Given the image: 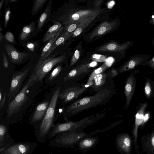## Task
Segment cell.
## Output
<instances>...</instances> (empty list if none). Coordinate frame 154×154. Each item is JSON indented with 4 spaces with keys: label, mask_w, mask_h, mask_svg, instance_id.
<instances>
[{
    "label": "cell",
    "mask_w": 154,
    "mask_h": 154,
    "mask_svg": "<svg viewBox=\"0 0 154 154\" xmlns=\"http://www.w3.org/2000/svg\"><path fill=\"white\" fill-rule=\"evenodd\" d=\"M73 32L69 33L67 32H64V33H63L54 42L52 46L48 53L43 58L41 59H39V60H43L48 57L57 47L65 41L72 35Z\"/></svg>",
    "instance_id": "cell-25"
},
{
    "label": "cell",
    "mask_w": 154,
    "mask_h": 154,
    "mask_svg": "<svg viewBox=\"0 0 154 154\" xmlns=\"http://www.w3.org/2000/svg\"><path fill=\"white\" fill-rule=\"evenodd\" d=\"M136 79L133 73H132L127 78L125 83V94L126 97L125 107L128 109L133 96L136 85Z\"/></svg>",
    "instance_id": "cell-12"
},
{
    "label": "cell",
    "mask_w": 154,
    "mask_h": 154,
    "mask_svg": "<svg viewBox=\"0 0 154 154\" xmlns=\"http://www.w3.org/2000/svg\"><path fill=\"white\" fill-rule=\"evenodd\" d=\"M66 54L55 57L53 56L39 60L35 67L32 75L34 77L36 82L41 81L43 78L57 64L61 63L65 58Z\"/></svg>",
    "instance_id": "cell-4"
},
{
    "label": "cell",
    "mask_w": 154,
    "mask_h": 154,
    "mask_svg": "<svg viewBox=\"0 0 154 154\" xmlns=\"http://www.w3.org/2000/svg\"><path fill=\"white\" fill-rule=\"evenodd\" d=\"M86 90V86L69 87L64 89L61 93H60L58 98L63 102L68 103L75 100Z\"/></svg>",
    "instance_id": "cell-11"
},
{
    "label": "cell",
    "mask_w": 154,
    "mask_h": 154,
    "mask_svg": "<svg viewBox=\"0 0 154 154\" xmlns=\"http://www.w3.org/2000/svg\"><path fill=\"white\" fill-rule=\"evenodd\" d=\"M7 96V93L6 92L5 94L3 95L2 92L1 87L0 88V108L1 109L4 105L6 97Z\"/></svg>",
    "instance_id": "cell-38"
},
{
    "label": "cell",
    "mask_w": 154,
    "mask_h": 154,
    "mask_svg": "<svg viewBox=\"0 0 154 154\" xmlns=\"http://www.w3.org/2000/svg\"><path fill=\"white\" fill-rule=\"evenodd\" d=\"M98 13V11L96 10L80 11L69 15L62 22L66 25L75 23L78 26L85 25L87 26Z\"/></svg>",
    "instance_id": "cell-6"
},
{
    "label": "cell",
    "mask_w": 154,
    "mask_h": 154,
    "mask_svg": "<svg viewBox=\"0 0 154 154\" xmlns=\"http://www.w3.org/2000/svg\"><path fill=\"white\" fill-rule=\"evenodd\" d=\"M144 91L146 97L149 98L152 93V88L149 80L146 81L144 87Z\"/></svg>",
    "instance_id": "cell-30"
},
{
    "label": "cell",
    "mask_w": 154,
    "mask_h": 154,
    "mask_svg": "<svg viewBox=\"0 0 154 154\" xmlns=\"http://www.w3.org/2000/svg\"><path fill=\"white\" fill-rule=\"evenodd\" d=\"M109 67L106 63H104L100 67L94 70L90 76L87 84L90 85L91 84V82L93 81L94 77L97 75L104 72L107 68Z\"/></svg>",
    "instance_id": "cell-28"
},
{
    "label": "cell",
    "mask_w": 154,
    "mask_h": 154,
    "mask_svg": "<svg viewBox=\"0 0 154 154\" xmlns=\"http://www.w3.org/2000/svg\"><path fill=\"white\" fill-rule=\"evenodd\" d=\"M47 0H34L32 11V14L35 15L45 4Z\"/></svg>",
    "instance_id": "cell-29"
},
{
    "label": "cell",
    "mask_w": 154,
    "mask_h": 154,
    "mask_svg": "<svg viewBox=\"0 0 154 154\" xmlns=\"http://www.w3.org/2000/svg\"><path fill=\"white\" fill-rule=\"evenodd\" d=\"M4 0H2L0 2V12H1V8L3 5V3H4Z\"/></svg>",
    "instance_id": "cell-48"
},
{
    "label": "cell",
    "mask_w": 154,
    "mask_h": 154,
    "mask_svg": "<svg viewBox=\"0 0 154 154\" xmlns=\"http://www.w3.org/2000/svg\"><path fill=\"white\" fill-rule=\"evenodd\" d=\"M149 57V55L147 54L134 55L122 65L117 70L119 73L134 69L138 65H143L148 60Z\"/></svg>",
    "instance_id": "cell-9"
},
{
    "label": "cell",
    "mask_w": 154,
    "mask_h": 154,
    "mask_svg": "<svg viewBox=\"0 0 154 154\" xmlns=\"http://www.w3.org/2000/svg\"><path fill=\"white\" fill-rule=\"evenodd\" d=\"M150 116V114L149 112H146L144 114L143 122L140 125L141 128L142 129L146 123L149 120Z\"/></svg>",
    "instance_id": "cell-40"
},
{
    "label": "cell",
    "mask_w": 154,
    "mask_h": 154,
    "mask_svg": "<svg viewBox=\"0 0 154 154\" xmlns=\"http://www.w3.org/2000/svg\"><path fill=\"white\" fill-rule=\"evenodd\" d=\"M148 106L147 103H145L142 104L140 106L135 116V125L133 130V135L134 142L135 147H138L137 144V129L138 127L141 124L143 119L145 110Z\"/></svg>",
    "instance_id": "cell-14"
},
{
    "label": "cell",
    "mask_w": 154,
    "mask_h": 154,
    "mask_svg": "<svg viewBox=\"0 0 154 154\" xmlns=\"http://www.w3.org/2000/svg\"><path fill=\"white\" fill-rule=\"evenodd\" d=\"M114 92L107 87L94 94L80 98L66 107L65 114L67 117L74 116L83 111L98 105L105 104L112 97Z\"/></svg>",
    "instance_id": "cell-1"
},
{
    "label": "cell",
    "mask_w": 154,
    "mask_h": 154,
    "mask_svg": "<svg viewBox=\"0 0 154 154\" xmlns=\"http://www.w3.org/2000/svg\"><path fill=\"white\" fill-rule=\"evenodd\" d=\"M30 67L23 71L14 74L12 77L8 94L9 100L13 98L18 92L24 80L26 77Z\"/></svg>",
    "instance_id": "cell-8"
},
{
    "label": "cell",
    "mask_w": 154,
    "mask_h": 154,
    "mask_svg": "<svg viewBox=\"0 0 154 154\" xmlns=\"http://www.w3.org/2000/svg\"><path fill=\"white\" fill-rule=\"evenodd\" d=\"M36 43L35 42L29 41L24 43L23 45L28 51L34 52L36 47Z\"/></svg>",
    "instance_id": "cell-31"
},
{
    "label": "cell",
    "mask_w": 154,
    "mask_h": 154,
    "mask_svg": "<svg viewBox=\"0 0 154 154\" xmlns=\"http://www.w3.org/2000/svg\"><path fill=\"white\" fill-rule=\"evenodd\" d=\"M115 4V2L113 1H111L109 2V3L108 4V7L109 8H112L113 6Z\"/></svg>",
    "instance_id": "cell-47"
},
{
    "label": "cell",
    "mask_w": 154,
    "mask_h": 154,
    "mask_svg": "<svg viewBox=\"0 0 154 154\" xmlns=\"http://www.w3.org/2000/svg\"><path fill=\"white\" fill-rule=\"evenodd\" d=\"M91 67L90 63L80 65L74 68L67 74L64 78V82L77 78L83 74L88 73L90 72Z\"/></svg>",
    "instance_id": "cell-16"
},
{
    "label": "cell",
    "mask_w": 154,
    "mask_h": 154,
    "mask_svg": "<svg viewBox=\"0 0 154 154\" xmlns=\"http://www.w3.org/2000/svg\"><path fill=\"white\" fill-rule=\"evenodd\" d=\"M98 137H88L82 139L78 143L79 148L80 150L86 151L94 147L98 143Z\"/></svg>",
    "instance_id": "cell-22"
},
{
    "label": "cell",
    "mask_w": 154,
    "mask_h": 154,
    "mask_svg": "<svg viewBox=\"0 0 154 154\" xmlns=\"http://www.w3.org/2000/svg\"><path fill=\"white\" fill-rule=\"evenodd\" d=\"M36 143L19 142L7 147L1 152L11 154H32L37 146Z\"/></svg>",
    "instance_id": "cell-7"
},
{
    "label": "cell",
    "mask_w": 154,
    "mask_h": 154,
    "mask_svg": "<svg viewBox=\"0 0 154 154\" xmlns=\"http://www.w3.org/2000/svg\"><path fill=\"white\" fill-rule=\"evenodd\" d=\"M4 37L7 41L17 44L15 42L14 35L11 32L9 31L7 32L4 35Z\"/></svg>",
    "instance_id": "cell-36"
},
{
    "label": "cell",
    "mask_w": 154,
    "mask_h": 154,
    "mask_svg": "<svg viewBox=\"0 0 154 154\" xmlns=\"http://www.w3.org/2000/svg\"><path fill=\"white\" fill-rule=\"evenodd\" d=\"M134 42L129 41L122 44H118L115 42H111L104 44L99 47L98 51H100L120 52L128 49Z\"/></svg>",
    "instance_id": "cell-17"
},
{
    "label": "cell",
    "mask_w": 154,
    "mask_h": 154,
    "mask_svg": "<svg viewBox=\"0 0 154 154\" xmlns=\"http://www.w3.org/2000/svg\"><path fill=\"white\" fill-rule=\"evenodd\" d=\"M86 27V26L84 25L78 26L77 28L73 32L72 35V37H74L79 35L81 34L83 29Z\"/></svg>",
    "instance_id": "cell-39"
},
{
    "label": "cell",
    "mask_w": 154,
    "mask_h": 154,
    "mask_svg": "<svg viewBox=\"0 0 154 154\" xmlns=\"http://www.w3.org/2000/svg\"><path fill=\"white\" fill-rule=\"evenodd\" d=\"M52 0H50L45 9L40 16L38 22L37 27L40 29L43 26L52 13Z\"/></svg>",
    "instance_id": "cell-24"
},
{
    "label": "cell",
    "mask_w": 154,
    "mask_h": 154,
    "mask_svg": "<svg viewBox=\"0 0 154 154\" xmlns=\"http://www.w3.org/2000/svg\"><path fill=\"white\" fill-rule=\"evenodd\" d=\"M0 154H11L10 153H5V152H1V153H0Z\"/></svg>",
    "instance_id": "cell-50"
},
{
    "label": "cell",
    "mask_w": 154,
    "mask_h": 154,
    "mask_svg": "<svg viewBox=\"0 0 154 154\" xmlns=\"http://www.w3.org/2000/svg\"><path fill=\"white\" fill-rule=\"evenodd\" d=\"M65 27V32L70 33L73 32L78 26L75 23H72L66 25Z\"/></svg>",
    "instance_id": "cell-33"
},
{
    "label": "cell",
    "mask_w": 154,
    "mask_h": 154,
    "mask_svg": "<svg viewBox=\"0 0 154 154\" xmlns=\"http://www.w3.org/2000/svg\"><path fill=\"white\" fill-rule=\"evenodd\" d=\"M3 39V36L2 34L1 33V32H0V41H1Z\"/></svg>",
    "instance_id": "cell-49"
},
{
    "label": "cell",
    "mask_w": 154,
    "mask_h": 154,
    "mask_svg": "<svg viewBox=\"0 0 154 154\" xmlns=\"http://www.w3.org/2000/svg\"><path fill=\"white\" fill-rule=\"evenodd\" d=\"M143 65L148 66L154 69V57L151 59L146 61Z\"/></svg>",
    "instance_id": "cell-41"
},
{
    "label": "cell",
    "mask_w": 154,
    "mask_h": 154,
    "mask_svg": "<svg viewBox=\"0 0 154 154\" xmlns=\"http://www.w3.org/2000/svg\"><path fill=\"white\" fill-rule=\"evenodd\" d=\"M99 131L97 130L88 134L84 132L83 130L71 131L60 134L50 141L49 145L54 147L68 148L72 147L78 143L83 138L91 137Z\"/></svg>",
    "instance_id": "cell-3"
},
{
    "label": "cell",
    "mask_w": 154,
    "mask_h": 154,
    "mask_svg": "<svg viewBox=\"0 0 154 154\" xmlns=\"http://www.w3.org/2000/svg\"><path fill=\"white\" fill-rule=\"evenodd\" d=\"M35 25V22H32L22 28L19 36L20 41H23L26 39L33 30Z\"/></svg>",
    "instance_id": "cell-27"
},
{
    "label": "cell",
    "mask_w": 154,
    "mask_h": 154,
    "mask_svg": "<svg viewBox=\"0 0 154 154\" xmlns=\"http://www.w3.org/2000/svg\"><path fill=\"white\" fill-rule=\"evenodd\" d=\"M111 77L109 73L103 72L96 75L93 80V84L92 88L95 92H97L105 88L104 86L107 83V81Z\"/></svg>",
    "instance_id": "cell-19"
},
{
    "label": "cell",
    "mask_w": 154,
    "mask_h": 154,
    "mask_svg": "<svg viewBox=\"0 0 154 154\" xmlns=\"http://www.w3.org/2000/svg\"><path fill=\"white\" fill-rule=\"evenodd\" d=\"M153 14H154V11H153Z\"/></svg>",
    "instance_id": "cell-52"
},
{
    "label": "cell",
    "mask_w": 154,
    "mask_h": 154,
    "mask_svg": "<svg viewBox=\"0 0 154 154\" xmlns=\"http://www.w3.org/2000/svg\"><path fill=\"white\" fill-rule=\"evenodd\" d=\"M80 57V52L78 50H76L71 60L70 65L72 66L78 60Z\"/></svg>",
    "instance_id": "cell-37"
},
{
    "label": "cell",
    "mask_w": 154,
    "mask_h": 154,
    "mask_svg": "<svg viewBox=\"0 0 154 154\" xmlns=\"http://www.w3.org/2000/svg\"><path fill=\"white\" fill-rule=\"evenodd\" d=\"M54 24L47 31L42 40V42L44 43L56 35L62 27V24L57 21H53Z\"/></svg>",
    "instance_id": "cell-23"
},
{
    "label": "cell",
    "mask_w": 154,
    "mask_h": 154,
    "mask_svg": "<svg viewBox=\"0 0 154 154\" xmlns=\"http://www.w3.org/2000/svg\"><path fill=\"white\" fill-rule=\"evenodd\" d=\"M117 25L115 21H105L100 24L89 35V39L91 40L97 36L106 34L111 31Z\"/></svg>",
    "instance_id": "cell-15"
},
{
    "label": "cell",
    "mask_w": 154,
    "mask_h": 154,
    "mask_svg": "<svg viewBox=\"0 0 154 154\" xmlns=\"http://www.w3.org/2000/svg\"><path fill=\"white\" fill-rule=\"evenodd\" d=\"M2 28H1V27L0 28V31L2 32Z\"/></svg>",
    "instance_id": "cell-51"
},
{
    "label": "cell",
    "mask_w": 154,
    "mask_h": 154,
    "mask_svg": "<svg viewBox=\"0 0 154 154\" xmlns=\"http://www.w3.org/2000/svg\"><path fill=\"white\" fill-rule=\"evenodd\" d=\"M108 73L111 77H115L118 74L117 70L114 69L110 71H109Z\"/></svg>",
    "instance_id": "cell-44"
},
{
    "label": "cell",
    "mask_w": 154,
    "mask_h": 154,
    "mask_svg": "<svg viewBox=\"0 0 154 154\" xmlns=\"http://www.w3.org/2000/svg\"><path fill=\"white\" fill-rule=\"evenodd\" d=\"M3 66L4 68H7L8 67V62L5 53L3 54Z\"/></svg>",
    "instance_id": "cell-42"
},
{
    "label": "cell",
    "mask_w": 154,
    "mask_h": 154,
    "mask_svg": "<svg viewBox=\"0 0 154 154\" xmlns=\"http://www.w3.org/2000/svg\"><path fill=\"white\" fill-rule=\"evenodd\" d=\"M116 144L117 150L122 154H130L132 141L130 135L127 133L118 134L116 139Z\"/></svg>",
    "instance_id": "cell-10"
},
{
    "label": "cell",
    "mask_w": 154,
    "mask_h": 154,
    "mask_svg": "<svg viewBox=\"0 0 154 154\" xmlns=\"http://www.w3.org/2000/svg\"><path fill=\"white\" fill-rule=\"evenodd\" d=\"M114 61V59L112 57H109L106 58L105 62L108 67L110 66Z\"/></svg>",
    "instance_id": "cell-43"
},
{
    "label": "cell",
    "mask_w": 154,
    "mask_h": 154,
    "mask_svg": "<svg viewBox=\"0 0 154 154\" xmlns=\"http://www.w3.org/2000/svg\"><path fill=\"white\" fill-rule=\"evenodd\" d=\"M63 30L64 27L62 26L57 34L48 41L42 50L41 53V57L39 59H41L43 58L48 53L52 46L54 42L63 34Z\"/></svg>",
    "instance_id": "cell-26"
},
{
    "label": "cell",
    "mask_w": 154,
    "mask_h": 154,
    "mask_svg": "<svg viewBox=\"0 0 154 154\" xmlns=\"http://www.w3.org/2000/svg\"><path fill=\"white\" fill-rule=\"evenodd\" d=\"M141 141L143 151L148 154H154V130L151 133L143 135Z\"/></svg>",
    "instance_id": "cell-18"
},
{
    "label": "cell",
    "mask_w": 154,
    "mask_h": 154,
    "mask_svg": "<svg viewBox=\"0 0 154 154\" xmlns=\"http://www.w3.org/2000/svg\"><path fill=\"white\" fill-rule=\"evenodd\" d=\"M150 23L154 27V14L152 13L149 20Z\"/></svg>",
    "instance_id": "cell-46"
},
{
    "label": "cell",
    "mask_w": 154,
    "mask_h": 154,
    "mask_svg": "<svg viewBox=\"0 0 154 154\" xmlns=\"http://www.w3.org/2000/svg\"><path fill=\"white\" fill-rule=\"evenodd\" d=\"M106 58L105 56L99 54H93L91 57L94 61L100 62H105Z\"/></svg>",
    "instance_id": "cell-34"
},
{
    "label": "cell",
    "mask_w": 154,
    "mask_h": 154,
    "mask_svg": "<svg viewBox=\"0 0 154 154\" xmlns=\"http://www.w3.org/2000/svg\"><path fill=\"white\" fill-rule=\"evenodd\" d=\"M5 47L11 62L13 63H21L28 56L26 53L19 51L11 44H6Z\"/></svg>",
    "instance_id": "cell-13"
},
{
    "label": "cell",
    "mask_w": 154,
    "mask_h": 154,
    "mask_svg": "<svg viewBox=\"0 0 154 154\" xmlns=\"http://www.w3.org/2000/svg\"><path fill=\"white\" fill-rule=\"evenodd\" d=\"M18 0H5V6H7L12 3L13 2H17Z\"/></svg>",
    "instance_id": "cell-45"
},
{
    "label": "cell",
    "mask_w": 154,
    "mask_h": 154,
    "mask_svg": "<svg viewBox=\"0 0 154 154\" xmlns=\"http://www.w3.org/2000/svg\"><path fill=\"white\" fill-rule=\"evenodd\" d=\"M12 139L7 126L3 124L0 125V148L7 145L10 146L15 143Z\"/></svg>",
    "instance_id": "cell-20"
},
{
    "label": "cell",
    "mask_w": 154,
    "mask_h": 154,
    "mask_svg": "<svg viewBox=\"0 0 154 154\" xmlns=\"http://www.w3.org/2000/svg\"><path fill=\"white\" fill-rule=\"evenodd\" d=\"M62 69L61 66H59L56 68L51 72L49 78L50 81L52 80L60 72Z\"/></svg>",
    "instance_id": "cell-35"
},
{
    "label": "cell",
    "mask_w": 154,
    "mask_h": 154,
    "mask_svg": "<svg viewBox=\"0 0 154 154\" xmlns=\"http://www.w3.org/2000/svg\"><path fill=\"white\" fill-rule=\"evenodd\" d=\"M60 91V88L59 87L55 90L43 119L35 129V136L38 141L40 143L47 142L49 134L54 125V113Z\"/></svg>",
    "instance_id": "cell-2"
},
{
    "label": "cell",
    "mask_w": 154,
    "mask_h": 154,
    "mask_svg": "<svg viewBox=\"0 0 154 154\" xmlns=\"http://www.w3.org/2000/svg\"><path fill=\"white\" fill-rule=\"evenodd\" d=\"M35 82V79L32 74L22 90L9 104L7 110L9 117L17 113L26 102L28 98L27 94V91Z\"/></svg>",
    "instance_id": "cell-5"
},
{
    "label": "cell",
    "mask_w": 154,
    "mask_h": 154,
    "mask_svg": "<svg viewBox=\"0 0 154 154\" xmlns=\"http://www.w3.org/2000/svg\"><path fill=\"white\" fill-rule=\"evenodd\" d=\"M49 103L48 101L44 102L37 106L32 119V122H37L42 119L45 115Z\"/></svg>",
    "instance_id": "cell-21"
},
{
    "label": "cell",
    "mask_w": 154,
    "mask_h": 154,
    "mask_svg": "<svg viewBox=\"0 0 154 154\" xmlns=\"http://www.w3.org/2000/svg\"><path fill=\"white\" fill-rule=\"evenodd\" d=\"M11 14V12L10 8H7L4 13V25L5 28H6L7 26L8 22L10 19Z\"/></svg>",
    "instance_id": "cell-32"
}]
</instances>
